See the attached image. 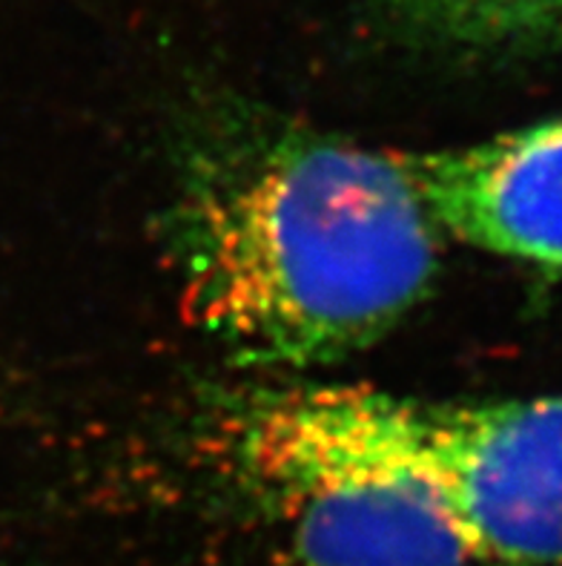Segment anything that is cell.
<instances>
[{"label":"cell","instance_id":"7a4b0ae2","mask_svg":"<svg viewBox=\"0 0 562 566\" xmlns=\"http://www.w3.org/2000/svg\"><path fill=\"white\" fill-rule=\"evenodd\" d=\"M233 449L267 492L391 481L436 503L494 566H562V395L431 402L350 386L256 388Z\"/></svg>","mask_w":562,"mask_h":566},{"label":"cell","instance_id":"6da1fadb","mask_svg":"<svg viewBox=\"0 0 562 566\" xmlns=\"http://www.w3.org/2000/svg\"><path fill=\"white\" fill-rule=\"evenodd\" d=\"M165 233L192 323L273 368L382 339L431 294L445 239L402 153L253 113L187 150Z\"/></svg>","mask_w":562,"mask_h":566},{"label":"cell","instance_id":"5b68a950","mask_svg":"<svg viewBox=\"0 0 562 566\" xmlns=\"http://www.w3.org/2000/svg\"><path fill=\"white\" fill-rule=\"evenodd\" d=\"M399 41L442 52H531L562 43V0H373Z\"/></svg>","mask_w":562,"mask_h":566},{"label":"cell","instance_id":"277c9868","mask_svg":"<svg viewBox=\"0 0 562 566\" xmlns=\"http://www.w3.org/2000/svg\"><path fill=\"white\" fill-rule=\"evenodd\" d=\"M287 515L278 566H474L436 503L391 481H325L273 495Z\"/></svg>","mask_w":562,"mask_h":566},{"label":"cell","instance_id":"3957f363","mask_svg":"<svg viewBox=\"0 0 562 566\" xmlns=\"http://www.w3.org/2000/svg\"><path fill=\"white\" fill-rule=\"evenodd\" d=\"M402 158L442 237L562 271V115Z\"/></svg>","mask_w":562,"mask_h":566}]
</instances>
